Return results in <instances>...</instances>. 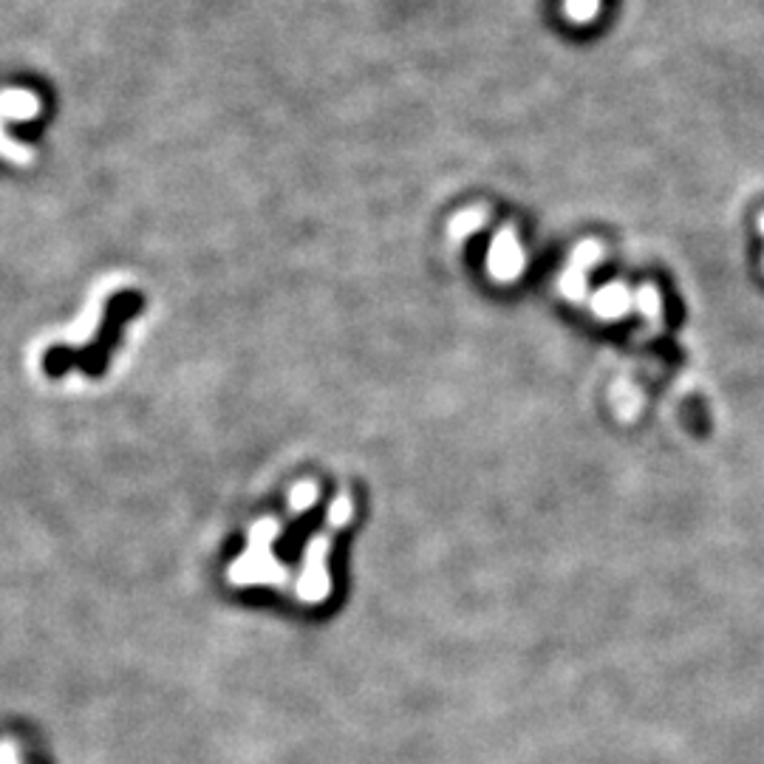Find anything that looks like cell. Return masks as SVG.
Wrapping results in <instances>:
<instances>
[{"mask_svg": "<svg viewBox=\"0 0 764 764\" xmlns=\"http://www.w3.org/2000/svg\"><path fill=\"white\" fill-rule=\"evenodd\" d=\"M600 12V0H564V15L572 20V23H592Z\"/></svg>", "mask_w": 764, "mask_h": 764, "instance_id": "obj_1", "label": "cell"}, {"mask_svg": "<svg viewBox=\"0 0 764 764\" xmlns=\"http://www.w3.org/2000/svg\"><path fill=\"white\" fill-rule=\"evenodd\" d=\"M484 210H467V213H462V216L456 218L453 224H450V230L456 235H465L470 233V230H479L484 224Z\"/></svg>", "mask_w": 764, "mask_h": 764, "instance_id": "obj_2", "label": "cell"}]
</instances>
